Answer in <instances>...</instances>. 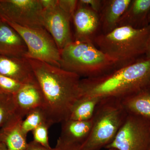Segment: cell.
<instances>
[{
	"label": "cell",
	"instance_id": "obj_25",
	"mask_svg": "<svg viewBox=\"0 0 150 150\" xmlns=\"http://www.w3.org/2000/svg\"><path fill=\"white\" fill-rule=\"evenodd\" d=\"M79 1L82 4L88 6L97 13L100 11L103 6V1L99 0H81Z\"/></svg>",
	"mask_w": 150,
	"mask_h": 150
},
{
	"label": "cell",
	"instance_id": "obj_14",
	"mask_svg": "<svg viewBox=\"0 0 150 150\" xmlns=\"http://www.w3.org/2000/svg\"><path fill=\"white\" fill-rule=\"evenodd\" d=\"M27 52L26 44L18 33L0 20V56L26 57Z\"/></svg>",
	"mask_w": 150,
	"mask_h": 150
},
{
	"label": "cell",
	"instance_id": "obj_5",
	"mask_svg": "<svg viewBox=\"0 0 150 150\" xmlns=\"http://www.w3.org/2000/svg\"><path fill=\"white\" fill-rule=\"evenodd\" d=\"M128 114L121 100L103 98L97 105L88 139L80 150H100L115 139Z\"/></svg>",
	"mask_w": 150,
	"mask_h": 150
},
{
	"label": "cell",
	"instance_id": "obj_3",
	"mask_svg": "<svg viewBox=\"0 0 150 150\" xmlns=\"http://www.w3.org/2000/svg\"><path fill=\"white\" fill-rule=\"evenodd\" d=\"M150 33V25L140 28L120 25L97 36L94 42L100 51L123 66L145 56Z\"/></svg>",
	"mask_w": 150,
	"mask_h": 150
},
{
	"label": "cell",
	"instance_id": "obj_1",
	"mask_svg": "<svg viewBox=\"0 0 150 150\" xmlns=\"http://www.w3.org/2000/svg\"><path fill=\"white\" fill-rule=\"evenodd\" d=\"M27 58L43 93L42 109L47 123L51 126L69 119L81 95L80 77L46 62Z\"/></svg>",
	"mask_w": 150,
	"mask_h": 150
},
{
	"label": "cell",
	"instance_id": "obj_33",
	"mask_svg": "<svg viewBox=\"0 0 150 150\" xmlns=\"http://www.w3.org/2000/svg\"><path fill=\"white\" fill-rule=\"evenodd\" d=\"M149 87H150V83H149Z\"/></svg>",
	"mask_w": 150,
	"mask_h": 150
},
{
	"label": "cell",
	"instance_id": "obj_2",
	"mask_svg": "<svg viewBox=\"0 0 150 150\" xmlns=\"http://www.w3.org/2000/svg\"><path fill=\"white\" fill-rule=\"evenodd\" d=\"M150 59L145 56L99 76L81 80V97L121 100L149 87Z\"/></svg>",
	"mask_w": 150,
	"mask_h": 150
},
{
	"label": "cell",
	"instance_id": "obj_30",
	"mask_svg": "<svg viewBox=\"0 0 150 150\" xmlns=\"http://www.w3.org/2000/svg\"><path fill=\"white\" fill-rule=\"evenodd\" d=\"M67 150H80L79 149H69ZM107 150H118L115 149H107Z\"/></svg>",
	"mask_w": 150,
	"mask_h": 150
},
{
	"label": "cell",
	"instance_id": "obj_9",
	"mask_svg": "<svg viewBox=\"0 0 150 150\" xmlns=\"http://www.w3.org/2000/svg\"><path fill=\"white\" fill-rule=\"evenodd\" d=\"M43 19L44 28L60 51L74 41L70 26L72 19L59 7L58 1L53 6L43 9Z\"/></svg>",
	"mask_w": 150,
	"mask_h": 150
},
{
	"label": "cell",
	"instance_id": "obj_16",
	"mask_svg": "<svg viewBox=\"0 0 150 150\" xmlns=\"http://www.w3.org/2000/svg\"><path fill=\"white\" fill-rule=\"evenodd\" d=\"M150 14V0L132 1L118 26L129 25L137 28L146 27L149 25Z\"/></svg>",
	"mask_w": 150,
	"mask_h": 150
},
{
	"label": "cell",
	"instance_id": "obj_13",
	"mask_svg": "<svg viewBox=\"0 0 150 150\" xmlns=\"http://www.w3.org/2000/svg\"><path fill=\"white\" fill-rule=\"evenodd\" d=\"M0 74L23 84L36 81L32 67L27 57L0 56Z\"/></svg>",
	"mask_w": 150,
	"mask_h": 150
},
{
	"label": "cell",
	"instance_id": "obj_7",
	"mask_svg": "<svg viewBox=\"0 0 150 150\" xmlns=\"http://www.w3.org/2000/svg\"><path fill=\"white\" fill-rule=\"evenodd\" d=\"M105 149L150 150V121L128 114L115 139Z\"/></svg>",
	"mask_w": 150,
	"mask_h": 150
},
{
	"label": "cell",
	"instance_id": "obj_12",
	"mask_svg": "<svg viewBox=\"0 0 150 150\" xmlns=\"http://www.w3.org/2000/svg\"><path fill=\"white\" fill-rule=\"evenodd\" d=\"M13 95L17 114L22 118L32 110L43 107L44 97L37 80L23 84L18 91Z\"/></svg>",
	"mask_w": 150,
	"mask_h": 150
},
{
	"label": "cell",
	"instance_id": "obj_34",
	"mask_svg": "<svg viewBox=\"0 0 150 150\" xmlns=\"http://www.w3.org/2000/svg\"></svg>",
	"mask_w": 150,
	"mask_h": 150
},
{
	"label": "cell",
	"instance_id": "obj_28",
	"mask_svg": "<svg viewBox=\"0 0 150 150\" xmlns=\"http://www.w3.org/2000/svg\"><path fill=\"white\" fill-rule=\"evenodd\" d=\"M145 57L148 59H150V33L148 37L146 46Z\"/></svg>",
	"mask_w": 150,
	"mask_h": 150
},
{
	"label": "cell",
	"instance_id": "obj_29",
	"mask_svg": "<svg viewBox=\"0 0 150 150\" xmlns=\"http://www.w3.org/2000/svg\"><path fill=\"white\" fill-rule=\"evenodd\" d=\"M0 150H8L6 146L4 144L0 142Z\"/></svg>",
	"mask_w": 150,
	"mask_h": 150
},
{
	"label": "cell",
	"instance_id": "obj_18",
	"mask_svg": "<svg viewBox=\"0 0 150 150\" xmlns=\"http://www.w3.org/2000/svg\"><path fill=\"white\" fill-rule=\"evenodd\" d=\"M128 114L150 121V87L121 100Z\"/></svg>",
	"mask_w": 150,
	"mask_h": 150
},
{
	"label": "cell",
	"instance_id": "obj_11",
	"mask_svg": "<svg viewBox=\"0 0 150 150\" xmlns=\"http://www.w3.org/2000/svg\"><path fill=\"white\" fill-rule=\"evenodd\" d=\"M72 19L75 29V40L92 41L99 25L98 13L79 1Z\"/></svg>",
	"mask_w": 150,
	"mask_h": 150
},
{
	"label": "cell",
	"instance_id": "obj_4",
	"mask_svg": "<svg viewBox=\"0 0 150 150\" xmlns=\"http://www.w3.org/2000/svg\"><path fill=\"white\" fill-rule=\"evenodd\" d=\"M60 68L84 78L96 77L121 67L92 41L74 40L60 51Z\"/></svg>",
	"mask_w": 150,
	"mask_h": 150
},
{
	"label": "cell",
	"instance_id": "obj_19",
	"mask_svg": "<svg viewBox=\"0 0 150 150\" xmlns=\"http://www.w3.org/2000/svg\"><path fill=\"white\" fill-rule=\"evenodd\" d=\"M100 100L98 98L81 97L75 103L69 119L79 121L91 120Z\"/></svg>",
	"mask_w": 150,
	"mask_h": 150
},
{
	"label": "cell",
	"instance_id": "obj_26",
	"mask_svg": "<svg viewBox=\"0 0 150 150\" xmlns=\"http://www.w3.org/2000/svg\"><path fill=\"white\" fill-rule=\"evenodd\" d=\"M25 150H61L59 148H46L38 144L36 142H32L28 143L27 148Z\"/></svg>",
	"mask_w": 150,
	"mask_h": 150
},
{
	"label": "cell",
	"instance_id": "obj_24",
	"mask_svg": "<svg viewBox=\"0 0 150 150\" xmlns=\"http://www.w3.org/2000/svg\"><path fill=\"white\" fill-rule=\"evenodd\" d=\"M58 5L70 17L73 18L79 1L76 0H58Z\"/></svg>",
	"mask_w": 150,
	"mask_h": 150
},
{
	"label": "cell",
	"instance_id": "obj_31",
	"mask_svg": "<svg viewBox=\"0 0 150 150\" xmlns=\"http://www.w3.org/2000/svg\"><path fill=\"white\" fill-rule=\"evenodd\" d=\"M149 25H150V14L149 15Z\"/></svg>",
	"mask_w": 150,
	"mask_h": 150
},
{
	"label": "cell",
	"instance_id": "obj_10",
	"mask_svg": "<svg viewBox=\"0 0 150 150\" xmlns=\"http://www.w3.org/2000/svg\"><path fill=\"white\" fill-rule=\"evenodd\" d=\"M92 126V119L86 121L69 119L63 121L56 147L62 150L80 149L88 139Z\"/></svg>",
	"mask_w": 150,
	"mask_h": 150
},
{
	"label": "cell",
	"instance_id": "obj_6",
	"mask_svg": "<svg viewBox=\"0 0 150 150\" xmlns=\"http://www.w3.org/2000/svg\"><path fill=\"white\" fill-rule=\"evenodd\" d=\"M2 21L11 26L22 38L28 49L26 57L60 67V51L44 28L22 27L11 22Z\"/></svg>",
	"mask_w": 150,
	"mask_h": 150
},
{
	"label": "cell",
	"instance_id": "obj_15",
	"mask_svg": "<svg viewBox=\"0 0 150 150\" xmlns=\"http://www.w3.org/2000/svg\"><path fill=\"white\" fill-rule=\"evenodd\" d=\"M23 118L16 114L0 129V142L8 150H25L27 148V136L22 128Z\"/></svg>",
	"mask_w": 150,
	"mask_h": 150
},
{
	"label": "cell",
	"instance_id": "obj_17",
	"mask_svg": "<svg viewBox=\"0 0 150 150\" xmlns=\"http://www.w3.org/2000/svg\"><path fill=\"white\" fill-rule=\"evenodd\" d=\"M132 0H110L105 1L103 9L101 21L103 29L106 33L118 26L126 13Z\"/></svg>",
	"mask_w": 150,
	"mask_h": 150
},
{
	"label": "cell",
	"instance_id": "obj_20",
	"mask_svg": "<svg viewBox=\"0 0 150 150\" xmlns=\"http://www.w3.org/2000/svg\"><path fill=\"white\" fill-rule=\"evenodd\" d=\"M17 114L13 95L2 93L0 94V129Z\"/></svg>",
	"mask_w": 150,
	"mask_h": 150
},
{
	"label": "cell",
	"instance_id": "obj_23",
	"mask_svg": "<svg viewBox=\"0 0 150 150\" xmlns=\"http://www.w3.org/2000/svg\"><path fill=\"white\" fill-rule=\"evenodd\" d=\"M22 84L18 81L0 74V89L4 93L14 95Z\"/></svg>",
	"mask_w": 150,
	"mask_h": 150
},
{
	"label": "cell",
	"instance_id": "obj_8",
	"mask_svg": "<svg viewBox=\"0 0 150 150\" xmlns=\"http://www.w3.org/2000/svg\"><path fill=\"white\" fill-rule=\"evenodd\" d=\"M40 0H0V20L22 27L44 28Z\"/></svg>",
	"mask_w": 150,
	"mask_h": 150
},
{
	"label": "cell",
	"instance_id": "obj_27",
	"mask_svg": "<svg viewBox=\"0 0 150 150\" xmlns=\"http://www.w3.org/2000/svg\"><path fill=\"white\" fill-rule=\"evenodd\" d=\"M43 8H48L56 4L58 0H40Z\"/></svg>",
	"mask_w": 150,
	"mask_h": 150
},
{
	"label": "cell",
	"instance_id": "obj_32",
	"mask_svg": "<svg viewBox=\"0 0 150 150\" xmlns=\"http://www.w3.org/2000/svg\"><path fill=\"white\" fill-rule=\"evenodd\" d=\"M2 93H4L1 90V89H0V94Z\"/></svg>",
	"mask_w": 150,
	"mask_h": 150
},
{
	"label": "cell",
	"instance_id": "obj_22",
	"mask_svg": "<svg viewBox=\"0 0 150 150\" xmlns=\"http://www.w3.org/2000/svg\"><path fill=\"white\" fill-rule=\"evenodd\" d=\"M50 126L43 123L32 131L33 142L46 148H51L48 140V130Z\"/></svg>",
	"mask_w": 150,
	"mask_h": 150
},
{
	"label": "cell",
	"instance_id": "obj_21",
	"mask_svg": "<svg viewBox=\"0 0 150 150\" xmlns=\"http://www.w3.org/2000/svg\"><path fill=\"white\" fill-rule=\"evenodd\" d=\"M43 123H46V118L41 108H36L30 112L22 123V128L26 136L30 131Z\"/></svg>",
	"mask_w": 150,
	"mask_h": 150
}]
</instances>
